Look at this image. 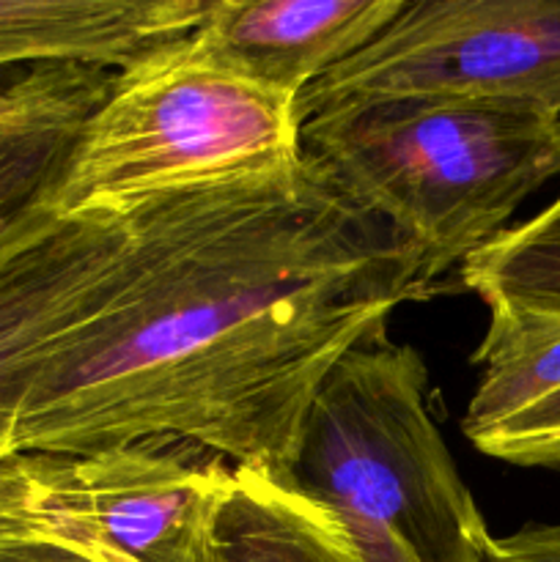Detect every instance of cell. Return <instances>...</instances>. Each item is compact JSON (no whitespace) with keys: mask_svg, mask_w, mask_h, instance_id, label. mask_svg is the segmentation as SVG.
<instances>
[{"mask_svg":"<svg viewBox=\"0 0 560 562\" xmlns=\"http://www.w3.org/2000/svg\"><path fill=\"white\" fill-rule=\"evenodd\" d=\"M489 327L472 360L481 379L461 431L478 439L560 393V311L489 302Z\"/></svg>","mask_w":560,"mask_h":562,"instance_id":"cell-12","label":"cell"},{"mask_svg":"<svg viewBox=\"0 0 560 562\" xmlns=\"http://www.w3.org/2000/svg\"><path fill=\"white\" fill-rule=\"evenodd\" d=\"M461 283L483 305L508 302L560 311V198L461 263Z\"/></svg>","mask_w":560,"mask_h":562,"instance_id":"cell-13","label":"cell"},{"mask_svg":"<svg viewBox=\"0 0 560 562\" xmlns=\"http://www.w3.org/2000/svg\"><path fill=\"white\" fill-rule=\"evenodd\" d=\"M426 294L421 252L305 154L141 198L124 272L33 382L14 453L179 437L289 477L324 379Z\"/></svg>","mask_w":560,"mask_h":562,"instance_id":"cell-1","label":"cell"},{"mask_svg":"<svg viewBox=\"0 0 560 562\" xmlns=\"http://www.w3.org/2000/svg\"><path fill=\"white\" fill-rule=\"evenodd\" d=\"M470 445L492 459L516 467L560 470V393L538 401Z\"/></svg>","mask_w":560,"mask_h":562,"instance_id":"cell-14","label":"cell"},{"mask_svg":"<svg viewBox=\"0 0 560 562\" xmlns=\"http://www.w3.org/2000/svg\"><path fill=\"white\" fill-rule=\"evenodd\" d=\"M234 464L179 437L0 459V514L121 562H206Z\"/></svg>","mask_w":560,"mask_h":562,"instance_id":"cell-5","label":"cell"},{"mask_svg":"<svg viewBox=\"0 0 560 562\" xmlns=\"http://www.w3.org/2000/svg\"><path fill=\"white\" fill-rule=\"evenodd\" d=\"M459 97L560 119V0H406L371 44L300 93V119L357 102Z\"/></svg>","mask_w":560,"mask_h":562,"instance_id":"cell-6","label":"cell"},{"mask_svg":"<svg viewBox=\"0 0 560 562\" xmlns=\"http://www.w3.org/2000/svg\"><path fill=\"white\" fill-rule=\"evenodd\" d=\"M406 0H209L187 58L300 97L371 44Z\"/></svg>","mask_w":560,"mask_h":562,"instance_id":"cell-8","label":"cell"},{"mask_svg":"<svg viewBox=\"0 0 560 562\" xmlns=\"http://www.w3.org/2000/svg\"><path fill=\"white\" fill-rule=\"evenodd\" d=\"M179 44L115 77L66 168L64 212L261 173L302 157L300 97L198 64Z\"/></svg>","mask_w":560,"mask_h":562,"instance_id":"cell-4","label":"cell"},{"mask_svg":"<svg viewBox=\"0 0 560 562\" xmlns=\"http://www.w3.org/2000/svg\"><path fill=\"white\" fill-rule=\"evenodd\" d=\"M302 154L399 231L432 285L511 228L560 173V119L459 97L357 102L302 121Z\"/></svg>","mask_w":560,"mask_h":562,"instance_id":"cell-2","label":"cell"},{"mask_svg":"<svg viewBox=\"0 0 560 562\" xmlns=\"http://www.w3.org/2000/svg\"><path fill=\"white\" fill-rule=\"evenodd\" d=\"M486 562H560V525H525L489 541Z\"/></svg>","mask_w":560,"mask_h":562,"instance_id":"cell-15","label":"cell"},{"mask_svg":"<svg viewBox=\"0 0 560 562\" xmlns=\"http://www.w3.org/2000/svg\"><path fill=\"white\" fill-rule=\"evenodd\" d=\"M135 217L137 201L58 209L0 252V459L49 357L113 294Z\"/></svg>","mask_w":560,"mask_h":562,"instance_id":"cell-7","label":"cell"},{"mask_svg":"<svg viewBox=\"0 0 560 562\" xmlns=\"http://www.w3.org/2000/svg\"><path fill=\"white\" fill-rule=\"evenodd\" d=\"M209 0H0L3 66L137 69L184 42Z\"/></svg>","mask_w":560,"mask_h":562,"instance_id":"cell-10","label":"cell"},{"mask_svg":"<svg viewBox=\"0 0 560 562\" xmlns=\"http://www.w3.org/2000/svg\"><path fill=\"white\" fill-rule=\"evenodd\" d=\"M206 562H362L344 525L289 477L234 467Z\"/></svg>","mask_w":560,"mask_h":562,"instance_id":"cell-11","label":"cell"},{"mask_svg":"<svg viewBox=\"0 0 560 562\" xmlns=\"http://www.w3.org/2000/svg\"><path fill=\"white\" fill-rule=\"evenodd\" d=\"M426 395L423 357L384 329L307 409L289 481L333 510L362 562H486L492 532Z\"/></svg>","mask_w":560,"mask_h":562,"instance_id":"cell-3","label":"cell"},{"mask_svg":"<svg viewBox=\"0 0 560 562\" xmlns=\"http://www.w3.org/2000/svg\"><path fill=\"white\" fill-rule=\"evenodd\" d=\"M119 71L77 64L31 66L0 82V252L58 212V192L82 126ZM64 212V209H60Z\"/></svg>","mask_w":560,"mask_h":562,"instance_id":"cell-9","label":"cell"}]
</instances>
